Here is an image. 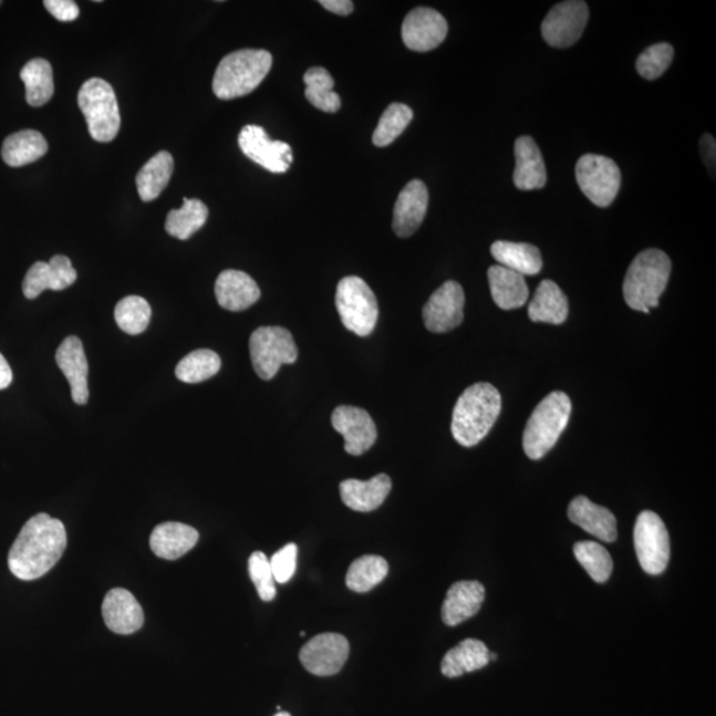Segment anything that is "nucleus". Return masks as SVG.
<instances>
[{"instance_id": "nucleus-1", "label": "nucleus", "mask_w": 716, "mask_h": 716, "mask_svg": "<svg viewBox=\"0 0 716 716\" xmlns=\"http://www.w3.org/2000/svg\"><path fill=\"white\" fill-rule=\"evenodd\" d=\"M66 548L63 521L38 513L23 526L9 553V568L15 578L32 581L50 572Z\"/></svg>"}, {"instance_id": "nucleus-2", "label": "nucleus", "mask_w": 716, "mask_h": 716, "mask_svg": "<svg viewBox=\"0 0 716 716\" xmlns=\"http://www.w3.org/2000/svg\"><path fill=\"white\" fill-rule=\"evenodd\" d=\"M500 411L501 397L497 387L487 383L467 387L454 407V439L465 447L478 445L497 423Z\"/></svg>"}, {"instance_id": "nucleus-3", "label": "nucleus", "mask_w": 716, "mask_h": 716, "mask_svg": "<svg viewBox=\"0 0 716 716\" xmlns=\"http://www.w3.org/2000/svg\"><path fill=\"white\" fill-rule=\"evenodd\" d=\"M672 273V260L664 251L645 250L634 258L624 280V298L634 311L651 313L658 307Z\"/></svg>"}, {"instance_id": "nucleus-4", "label": "nucleus", "mask_w": 716, "mask_h": 716, "mask_svg": "<svg viewBox=\"0 0 716 716\" xmlns=\"http://www.w3.org/2000/svg\"><path fill=\"white\" fill-rule=\"evenodd\" d=\"M272 66V55L264 50H240L219 63L212 91L220 100H234L256 91Z\"/></svg>"}, {"instance_id": "nucleus-5", "label": "nucleus", "mask_w": 716, "mask_h": 716, "mask_svg": "<svg viewBox=\"0 0 716 716\" xmlns=\"http://www.w3.org/2000/svg\"><path fill=\"white\" fill-rule=\"evenodd\" d=\"M571 412V399L563 392H553L541 399L528 419L523 435L528 458L539 460L552 450L570 423Z\"/></svg>"}, {"instance_id": "nucleus-6", "label": "nucleus", "mask_w": 716, "mask_h": 716, "mask_svg": "<svg viewBox=\"0 0 716 716\" xmlns=\"http://www.w3.org/2000/svg\"><path fill=\"white\" fill-rule=\"evenodd\" d=\"M77 103L89 125L90 135L97 143H111L122 125L115 91L105 80H86L79 91Z\"/></svg>"}, {"instance_id": "nucleus-7", "label": "nucleus", "mask_w": 716, "mask_h": 716, "mask_svg": "<svg viewBox=\"0 0 716 716\" xmlns=\"http://www.w3.org/2000/svg\"><path fill=\"white\" fill-rule=\"evenodd\" d=\"M336 307L347 331L357 336H370L378 320V303L371 287L359 277L340 280L336 290Z\"/></svg>"}, {"instance_id": "nucleus-8", "label": "nucleus", "mask_w": 716, "mask_h": 716, "mask_svg": "<svg viewBox=\"0 0 716 716\" xmlns=\"http://www.w3.org/2000/svg\"><path fill=\"white\" fill-rule=\"evenodd\" d=\"M250 354L258 376L269 381L277 376L280 366L297 363L299 353L286 328L262 326L251 334Z\"/></svg>"}, {"instance_id": "nucleus-9", "label": "nucleus", "mask_w": 716, "mask_h": 716, "mask_svg": "<svg viewBox=\"0 0 716 716\" xmlns=\"http://www.w3.org/2000/svg\"><path fill=\"white\" fill-rule=\"evenodd\" d=\"M575 179L582 193L599 207H608L618 197L621 172L612 158L585 154L575 165Z\"/></svg>"}, {"instance_id": "nucleus-10", "label": "nucleus", "mask_w": 716, "mask_h": 716, "mask_svg": "<svg viewBox=\"0 0 716 716\" xmlns=\"http://www.w3.org/2000/svg\"><path fill=\"white\" fill-rule=\"evenodd\" d=\"M635 553L642 570L657 575L666 570L671 560V538L664 521L653 511L639 515L634 527Z\"/></svg>"}, {"instance_id": "nucleus-11", "label": "nucleus", "mask_w": 716, "mask_h": 716, "mask_svg": "<svg viewBox=\"0 0 716 716\" xmlns=\"http://www.w3.org/2000/svg\"><path fill=\"white\" fill-rule=\"evenodd\" d=\"M589 19V9L585 2L570 0L559 3L548 12L541 23V35L554 49H568L573 45L584 33Z\"/></svg>"}, {"instance_id": "nucleus-12", "label": "nucleus", "mask_w": 716, "mask_h": 716, "mask_svg": "<svg viewBox=\"0 0 716 716\" xmlns=\"http://www.w3.org/2000/svg\"><path fill=\"white\" fill-rule=\"evenodd\" d=\"M350 651V642L343 634L323 633L307 642L300 651V661L307 672L331 677L343 668Z\"/></svg>"}, {"instance_id": "nucleus-13", "label": "nucleus", "mask_w": 716, "mask_h": 716, "mask_svg": "<svg viewBox=\"0 0 716 716\" xmlns=\"http://www.w3.org/2000/svg\"><path fill=\"white\" fill-rule=\"evenodd\" d=\"M240 151L264 169L282 174L290 169L293 160L291 146L283 142H272L262 126L246 125L239 133Z\"/></svg>"}, {"instance_id": "nucleus-14", "label": "nucleus", "mask_w": 716, "mask_h": 716, "mask_svg": "<svg viewBox=\"0 0 716 716\" xmlns=\"http://www.w3.org/2000/svg\"><path fill=\"white\" fill-rule=\"evenodd\" d=\"M464 288L457 282H446L435 291L424 307L423 317L427 330L446 333L455 330L464 321Z\"/></svg>"}, {"instance_id": "nucleus-15", "label": "nucleus", "mask_w": 716, "mask_h": 716, "mask_svg": "<svg viewBox=\"0 0 716 716\" xmlns=\"http://www.w3.org/2000/svg\"><path fill=\"white\" fill-rule=\"evenodd\" d=\"M448 25L438 11L418 7L407 13L403 24V40L407 49L429 52L445 42Z\"/></svg>"}, {"instance_id": "nucleus-16", "label": "nucleus", "mask_w": 716, "mask_h": 716, "mask_svg": "<svg viewBox=\"0 0 716 716\" xmlns=\"http://www.w3.org/2000/svg\"><path fill=\"white\" fill-rule=\"evenodd\" d=\"M334 430L343 435L347 454L359 457L374 445L377 439V427L364 409L354 406H339L333 411Z\"/></svg>"}, {"instance_id": "nucleus-17", "label": "nucleus", "mask_w": 716, "mask_h": 716, "mask_svg": "<svg viewBox=\"0 0 716 716\" xmlns=\"http://www.w3.org/2000/svg\"><path fill=\"white\" fill-rule=\"evenodd\" d=\"M77 271L64 256L53 257L49 263L37 262L24 278L23 293L27 299H37L45 290L63 291L76 282Z\"/></svg>"}, {"instance_id": "nucleus-18", "label": "nucleus", "mask_w": 716, "mask_h": 716, "mask_svg": "<svg viewBox=\"0 0 716 716\" xmlns=\"http://www.w3.org/2000/svg\"><path fill=\"white\" fill-rule=\"evenodd\" d=\"M429 206V191L423 180L414 179L399 193L393 211V230L399 238H409L419 229Z\"/></svg>"}, {"instance_id": "nucleus-19", "label": "nucleus", "mask_w": 716, "mask_h": 716, "mask_svg": "<svg viewBox=\"0 0 716 716\" xmlns=\"http://www.w3.org/2000/svg\"><path fill=\"white\" fill-rule=\"evenodd\" d=\"M56 364L69 380L72 399L77 405H85L90 399L89 361H86L82 340L69 336L60 344L56 352Z\"/></svg>"}, {"instance_id": "nucleus-20", "label": "nucleus", "mask_w": 716, "mask_h": 716, "mask_svg": "<svg viewBox=\"0 0 716 716\" xmlns=\"http://www.w3.org/2000/svg\"><path fill=\"white\" fill-rule=\"evenodd\" d=\"M103 618L113 633L128 635L143 627L145 615L142 605L129 591L112 589L103 602Z\"/></svg>"}, {"instance_id": "nucleus-21", "label": "nucleus", "mask_w": 716, "mask_h": 716, "mask_svg": "<svg viewBox=\"0 0 716 716\" xmlns=\"http://www.w3.org/2000/svg\"><path fill=\"white\" fill-rule=\"evenodd\" d=\"M486 589L479 581H458L448 589L442 620L447 626H457L479 612Z\"/></svg>"}, {"instance_id": "nucleus-22", "label": "nucleus", "mask_w": 716, "mask_h": 716, "mask_svg": "<svg viewBox=\"0 0 716 716\" xmlns=\"http://www.w3.org/2000/svg\"><path fill=\"white\" fill-rule=\"evenodd\" d=\"M568 517L573 525L593 535L605 543H613L618 540V520L605 507L594 505L587 497H578L568 507Z\"/></svg>"}, {"instance_id": "nucleus-23", "label": "nucleus", "mask_w": 716, "mask_h": 716, "mask_svg": "<svg viewBox=\"0 0 716 716\" xmlns=\"http://www.w3.org/2000/svg\"><path fill=\"white\" fill-rule=\"evenodd\" d=\"M391 491L392 479L386 474H378L366 481L346 479L340 485V495L344 505L359 512L377 510Z\"/></svg>"}, {"instance_id": "nucleus-24", "label": "nucleus", "mask_w": 716, "mask_h": 716, "mask_svg": "<svg viewBox=\"0 0 716 716\" xmlns=\"http://www.w3.org/2000/svg\"><path fill=\"white\" fill-rule=\"evenodd\" d=\"M515 158H517L513 172L515 186L523 191L543 189L547 184L544 159L532 137L523 136L517 139Z\"/></svg>"}, {"instance_id": "nucleus-25", "label": "nucleus", "mask_w": 716, "mask_h": 716, "mask_svg": "<svg viewBox=\"0 0 716 716\" xmlns=\"http://www.w3.org/2000/svg\"><path fill=\"white\" fill-rule=\"evenodd\" d=\"M216 297L225 310L240 312L257 303L260 290L256 280L246 272L226 270L217 279Z\"/></svg>"}, {"instance_id": "nucleus-26", "label": "nucleus", "mask_w": 716, "mask_h": 716, "mask_svg": "<svg viewBox=\"0 0 716 716\" xmlns=\"http://www.w3.org/2000/svg\"><path fill=\"white\" fill-rule=\"evenodd\" d=\"M199 533L196 528L177 521H166L154 528L151 548L154 554L165 560H177L197 546Z\"/></svg>"}, {"instance_id": "nucleus-27", "label": "nucleus", "mask_w": 716, "mask_h": 716, "mask_svg": "<svg viewBox=\"0 0 716 716\" xmlns=\"http://www.w3.org/2000/svg\"><path fill=\"white\" fill-rule=\"evenodd\" d=\"M568 313L570 304L565 293L552 280H543L528 305V318L533 323L560 325L565 323Z\"/></svg>"}, {"instance_id": "nucleus-28", "label": "nucleus", "mask_w": 716, "mask_h": 716, "mask_svg": "<svg viewBox=\"0 0 716 716\" xmlns=\"http://www.w3.org/2000/svg\"><path fill=\"white\" fill-rule=\"evenodd\" d=\"M495 304L510 311L523 307L530 298L526 279L520 273L501 266H492L487 272Z\"/></svg>"}, {"instance_id": "nucleus-29", "label": "nucleus", "mask_w": 716, "mask_h": 716, "mask_svg": "<svg viewBox=\"0 0 716 716\" xmlns=\"http://www.w3.org/2000/svg\"><path fill=\"white\" fill-rule=\"evenodd\" d=\"M490 664V652L484 642L467 639L448 651L442 660L440 672L447 678L480 671Z\"/></svg>"}, {"instance_id": "nucleus-30", "label": "nucleus", "mask_w": 716, "mask_h": 716, "mask_svg": "<svg viewBox=\"0 0 716 716\" xmlns=\"http://www.w3.org/2000/svg\"><path fill=\"white\" fill-rule=\"evenodd\" d=\"M491 253L501 267L520 273V276H538L543 269V259L537 246L530 243H513L498 240L491 246Z\"/></svg>"}, {"instance_id": "nucleus-31", "label": "nucleus", "mask_w": 716, "mask_h": 716, "mask_svg": "<svg viewBox=\"0 0 716 716\" xmlns=\"http://www.w3.org/2000/svg\"><path fill=\"white\" fill-rule=\"evenodd\" d=\"M49 152V143L42 133L20 131L4 139L2 158L11 167H22L35 163Z\"/></svg>"}, {"instance_id": "nucleus-32", "label": "nucleus", "mask_w": 716, "mask_h": 716, "mask_svg": "<svg viewBox=\"0 0 716 716\" xmlns=\"http://www.w3.org/2000/svg\"><path fill=\"white\" fill-rule=\"evenodd\" d=\"M174 172V159L169 152H159L142 167L136 177L139 198L144 203L157 199L165 190Z\"/></svg>"}, {"instance_id": "nucleus-33", "label": "nucleus", "mask_w": 716, "mask_h": 716, "mask_svg": "<svg viewBox=\"0 0 716 716\" xmlns=\"http://www.w3.org/2000/svg\"><path fill=\"white\" fill-rule=\"evenodd\" d=\"M20 79L25 85V100L31 106H43L55 92L53 71L45 59H32L20 71Z\"/></svg>"}, {"instance_id": "nucleus-34", "label": "nucleus", "mask_w": 716, "mask_h": 716, "mask_svg": "<svg viewBox=\"0 0 716 716\" xmlns=\"http://www.w3.org/2000/svg\"><path fill=\"white\" fill-rule=\"evenodd\" d=\"M209 209L199 199H184V206L167 214L165 230L169 236L179 240L189 239L207 222Z\"/></svg>"}, {"instance_id": "nucleus-35", "label": "nucleus", "mask_w": 716, "mask_h": 716, "mask_svg": "<svg viewBox=\"0 0 716 716\" xmlns=\"http://www.w3.org/2000/svg\"><path fill=\"white\" fill-rule=\"evenodd\" d=\"M390 573V565L384 558L376 554L354 560L346 573V587L356 593L372 591L380 582H383Z\"/></svg>"}, {"instance_id": "nucleus-36", "label": "nucleus", "mask_w": 716, "mask_h": 716, "mask_svg": "<svg viewBox=\"0 0 716 716\" xmlns=\"http://www.w3.org/2000/svg\"><path fill=\"white\" fill-rule=\"evenodd\" d=\"M305 97L314 108L326 113H334L340 110L341 100L333 91L334 80L331 73L321 66H313L305 72Z\"/></svg>"}, {"instance_id": "nucleus-37", "label": "nucleus", "mask_w": 716, "mask_h": 716, "mask_svg": "<svg viewBox=\"0 0 716 716\" xmlns=\"http://www.w3.org/2000/svg\"><path fill=\"white\" fill-rule=\"evenodd\" d=\"M222 366L218 354L210 350H198L187 354L176 367V376L186 384H199L216 376Z\"/></svg>"}, {"instance_id": "nucleus-38", "label": "nucleus", "mask_w": 716, "mask_h": 716, "mask_svg": "<svg viewBox=\"0 0 716 716\" xmlns=\"http://www.w3.org/2000/svg\"><path fill=\"white\" fill-rule=\"evenodd\" d=\"M116 323L125 333L137 336L146 331L152 319V308L142 297H126L118 301L115 310Z\"/></svg>"}, {"instance_id": "nucleus-39", "label": "nucleus", "mask_w": 716, "mask_h": 716, "mask_svg": "<svg viewBox=\"0 0 716 716\" xmlns=\"http://www.w3.org/2000/svg\"><path fill=\"white\" fill-rule=\"evenodd\" d=\"M413 117L411 106L401 103L391 104L381 116L377 128L373 133V144L378 147L390 146L403 135Z\"/></svg>"}, {"instance_id": "nucleus-40", "label": "nucleus", "mask_w": 716, "mask_h": 716, "mask_svg": "<svg viewBox=\"0 0 716 716\" xmlns=\"http://www.w3.org/2000/svg\"><path fill=\"white\" fill-rule=\"evenodd\" d=\"M574 557L591 578L602 584L606 582L613 572V560L611 554L594 541H579L573 548Z\"/></svg>"}, {"instance_id": "nucleus-41", "label": "nucleus", "mask_w": 716, "mask_h": 716, "mask_svg": "<svg viewBox=\"0 0 716 716\" xmlns=\"http://www.w3.org/2000/svg\"><path fill=\"white\" fill-rule=\"evenodd\" d=\"M674 58L673 45L658 43L648 46L637 59V72L646 80H655L664 75Z\"/></svg>"}, {"instance_id": "nucleus-42", "label": "nucleus", "mask_w": 716, "mask_h": 716, "mask_svg": "<svg viewBox=\"0 0 716 716\" xmlns=\"http://www.w3.org/2000/svg\"><path fill=\"white\" fill-rule=\"evenodd\" d=\"M249 572L260 599L270 602L277 598V581L273 579L270 560L263 552L258 551L251 554Z\"/></svg>"}, {"instance_id": "nucleus-43", "label": "nucleus", "mask_w": 716, "mask_h": 716, "mask_svg": "<svg viewBox=\"0 0 716 716\" xmlns=\"http://www.w3.org/2000/svg\"><path fill=\"white\" fill-rule=\"evenodd\" d=\"M297 560L298 546L294 543L287 544L282 550L273 554L270 564L273 579L279 584H286V582L292 579L294 571H297Z\"/></svg>"}, {"instance_id": "nucleus-44", "label": "nucleus", "mask_w": 716, "mask_h": 716, "mask_svg": "<svg viewBox=\"0 0 716 716\" xmlns=\"http://www.w3.org/2000/svg\"><path fill=\"white\" fill-rule=\"evenodd\" d=\"M45 9L60 22H73L80 15V9L73 0H45Z\"/></svg>"}, {"instance_id": "nucleus-45", "label": "nucleus", "mask_w": 716, "mask_h": 716, "mask_svg": "<svg viewBox=\"0 0 716 716\" xmlns=\"http://www.w3.org/2000/svg\"><path fill=\"white\" fill-rule=\"evenodd\" d=\"M715 138L710 135H705L701 139V152L710 173H715Z\"/></svg>"}, {"instance_id": "nucleus-46", "label": "nucleus", "mask_w": 716, "mask_h": 716, "mask_svg": "<svg viewBox=\"0 0 716 716\" xmlns=\"http://www.w3.org/2000/svg\"><path fill=\"white\" fill-rule=\"evenodd\" d=\"M319 3L325 10L338 13V15L346 17L353 11V2L351 0H321Z\"/></svg>"}, {"instance_id": "nucleus-47", "label": "nucleus", "mask_w": 716, "mask_h": 716, "mask_svg": "<svg viewBox=\"0 0 716 716\" xmlns=\"http://www.w3.org/2000/svg\"><path fill=\"white\" fill-rule=\"evenodd\" d=\"M12 383V371L9 363L0 353V391L7 390Z\"/></svg>"}, {"instance_id": "nucleus-48", "label": "nucleus", "mask_w": 716, "mask_h": 716, "mask_svg": "<svg viewBox=\"0 0 716 716\" xmlns=\"http://www.w3.org/2000/svg\"><path fill=\"white\" fill-rule=\"evenodd\" d=\"M497 658H498L497 654L490 653V661H497Z\"/></svg>"}, {"instance_id": "nucleus-49", "label": "nucleus", "mask_w": 716, "mask_h": 716, "mask_svg": "<svg viewBox=\"0 0 716 716\" xmlns=\"http://www.w3.org/2000/svg\"><path fill=\"white\" fill-rule=\"evenodd\" d=\"M276 716H291V714H288L286 712H280Z\"/></svg>"}, {"instance_id": "nucleus-50", "label": "nucleus", "mask_w": 716, "mask_h": 716, "mask_svg": "<svg viewBox=\"0 0 716 716\" xmlns=\"http://www.w3.org/2000/svg\"><path fill=\"white\" fill-rule=\"evenodd\" d=\"M305 632H300V637H304Z\"/></svg>"}, {"instance_id": "nucleus-51", "label": "nucleus", "mask_w": 716, "mask_h": 716, "mask_svg": "<svg viewBox=\"0 0 716 716\" xmlns=\"http://www.w3.org/2000/svg\"><path fill=\"white\" fill-rule=\"evenodd\" d=\"M0 4H2V2H0Z\"/></svg>"}]
</instances>
